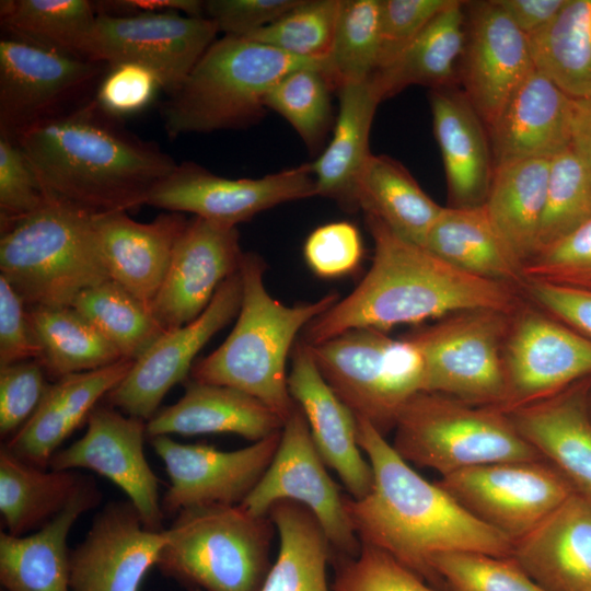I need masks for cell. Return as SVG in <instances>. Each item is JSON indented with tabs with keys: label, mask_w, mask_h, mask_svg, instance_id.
I'll use <instances>...</instances> for the list:
<instances>
[{
	"label": "cell",
	"mask_w": 591,
	"mask_h": 591,
	"mask_svg": "<svg viewBox=\"0 0 591 591\" xmlns=\"http://www.w3.org/2000/svg\"><path fill=\"white\" fill-rule=\"evenodd\" d=\"M357 439L373 472L370 493L345 497V507L361 544L390 554L442 591L433 559L451 553L510 557L513 543L463 508L437 482L416 473L385 437L356 418Z\"/></svg>",
	"instance_id": "obj_1"
},
{
	"label": "cell",
	"mask_w": 591,
	"mask_h": 591,
	"mask_svg": "<svg viewBox=\"0 0 591 591\" xmlns=\"http://www.w3.org/2000/svg\"><path fill=\"white\" fill-rule=\"evenodd\" d=\"M366 223L374 243L368 273L304 327V344L314 346L356 328L386 333L463 310L515 312L524 303L520 288L464 273L375 218L366 216Z\"/></svg>",
	"instance_id": "obj_2"
},
{
	"label": "cell",
	"mask_w": 591,
	"mask_h": 591,
	"mask_svg": "<svg viewBox=\"0 0 591 591\" xmlns=\"http://www.w3.org/2000/svg\"><path fill=\"white\" fill-rule=\"evenodd\" d=\"M46 196L93 216L147 205L177 163L104 112L94 96L15 139Z\"/></svg>",
	"instance_id": "obj_3"
},
{
	"label": "cell",
	"mask_w": 591,
	"mask_h": 591,
	"mask_svg": "<svg viewBox=\"0 0 591 591\" xmlns=\"http://www.w3.org/2000/svg\"><path fill=\"white\" fill-rule=\"evenodd\" d=\"M266 268L258 254L243 253L242 301L235 325L216 350L194 362L190 375L197 382L247 393L286 421L296 406L288 387L290 350L298 334L340 297L329 292L313 302L286 305L267 291Z\"/></svg>",
	"instance_id": "obj_4"
},
{
	"label": "cell",
	"mask_w": 591,
	"mask_h": 591,
	"mask_svg": "<svg viewBox=\"0 0 591 591\" xmlns=\"http://www.w3.org/2000/svg\"><path fill=\"white\" fill-rule=\"evenodd\" d=\"M325 61L290 56L245 37L216 39L181 88L161 107L170 138L241 129L266 114L271 88L289 72Z\"/></svg>",
	"instance_id": "obj_5"
},
{
	"label": "cell",
	"mask_w": 591,
	"mask_h": 591,
	"mask_svg": "<svg viewBox=\"0 0 591 591\" xmlns=\"http://www.w3.org/2000/svg\"><path fill=\"white\" fill-rule=\"evenodd\" d=\"M0 273L26 308L71 306L83 290L111 279L94 216L48 196L1 231Z\"/></svg>",
	"instance_id": "obj_6"
},
{
	"label": "cell",
	"mask_w": 591,
	"mask_h": 591,
	"mask_svg": "<svg viewBox=\"0 0 591 591\" xmlns=\"http://www.w3.org/2000/svg\"><path fill=\"white\" fill-rule=\"evenodd\" d=\"M274 528L241 505L184 509L164 530L155 567L187 590L259 591L273 564Z\"/></svg>",
	"instance_id": "obj_7"
},
{
	"label": "cell",
	"mask_w": 591,
	"mask_h": 591,
	"mask_svg": "<svg viewBox=\"0 0 591 591\" xmlns=\"http://www.w3.org/2000/svg\"><path fill=\"white\" fill-rule=\"evenodd\" d=\"M392 447L407 463L441 477L498 462L543 460L507 412L426 391L402 408Z\"/></svg>",
	"instance_id": "obj_8"
},
{
	"label": "cell",
	"mask_w": 591,
	"mask_h": 591,
	"mask_svg": "<svg viewBox=\"0 0 591 591\" xmlns=\"http://www.w3.org/2000/svg\"><path fill=\"white\" fill-rule=\"evenodd\" d=\"M306 346L339 399L384 437L394 430L405 404L426 391L424 357L405 336L393 338L378 329L356 328Z\"/></svg>",
	"instance_id": "obj_9"
},
{
	"label": "cell",
	"mask_w": 591,
	"mask_h": 591,
	"mask_svg": "<svg viewBox=\"0 0 591 591\" xmlns=\"http://www.w3.org/2000/svg\"><path fill=\"white\" fill-rule=\"evenodd\" d=\"M515 312L463 310L404 335L424 357L426 392L503 410V348Z\"/></svg>",
	"instance_id": "obj_10"
},
{
	"label": "cell",
	"mask_w": 591,
	"mask_h": 591,
	"mask_svg": "<svg viewBox=\"0 0 591 591\" xmlns=\"http://www.w3.org/2000/svg\"><path fill=\"white\" fill-rule=\"evenodd\" d=\"M108 66L16 38L0 40V135L28 128L86 102Z\"/></svg>",
	"instance_id": "obj_11"
},
{
	"label": "cell",
	"mask_w": 591,
	"mask_h": 591,
	"mask_svg": "<svg viewBox=\"0 0 591 591\" xmlns=\"http://www.w3.org/2000/svg\"><path fill=\"white\" fill-rule=\"evenodd\" d=\"M345 497L327 473L305 416L296 403L273 461L241 506L253 515L267 517L277 501H297L320 522L333 556L355 557L361 543L347 514Z\"/></svg>",
	"instance_id": "obj_12"
},
{
	"label": "cell",
	"mask_w": 591,
	"mask_h": 591,
	"mask_svg": "<svg viewBox=\"0 0 591 591\" xmlns=\"http://www.w3.org/2000/svg\"><path fill=\"white\" fill-rule=\"evenodd\" d=\"M476 519L508 537L522 538L571 494L546 461H510L465 468L437 482Z\"/></svg>",
	"instance_id": "obj_13"
},
{
	"label": "cell",
	"mask_w": 591,
	"mask_h": 591,
	"mask_svg": "<svg viewBox=\"0 0 591 591\" xmlns=\"http://www.w3.org/2000/svg\"><path fill=\"white\" fill-rule=\"evenodd\" d=\"M219 33L206 16L153 13L97 15L85 59L109 66L132 62L150 69L173 95Z\"/></svg>",
	"instance_id": "obj_14"
},
{
	"label": "cell",
	"mask_w": 591,
	"mask_h": 591,
	"mask_svg": "<svg viewBox=\"0 0 591 591\" xmlns=\"http://www.w3.org/2000/svg\"><path fill=\"white\" fill-rule=\"evenodd\" d=\"M315 196L311 163L258 178H228L186 161L152 190L147 205L236 227L278 205Z\"/></svg>",
	"instance_id": "obj_15"
},
{
	"label": "cell",
	"mask_w": 591,
	"mask_h": 591,
	"mask_svg": "<svg viewBox=\"0 0 591 591\" xmlns=\"http://www.w3.org/2000/svg\"><path fill=\"white\" fill-rule=\"evenodd\" d=\"M503 363L509 413L591 378V339L523 303L512 316Z\"/></svg>",
	"instance_id": "obj_16"
},
{
	"label": "cell",
	"mask_w": 591,
	"mask_h": 591,
	"mask_svg": "<svg viewBox=\"0 0 591 591\" xmlns=\"http://www.w3.org/2000/svg\"><path fill=\"white\" fill-rule=\"evenodd\" d=\"M280 437L281 431L234 451L185 444L170 436L150 438L170 479L162 498L164 515L194 507L241 505L268 468Z\"/></svg>",
	"instance_id": "obj_17"
},
{
	"label": "cell",
	"mask_w": 591,
	"mask_h": 591,
	"mask_svg": "<svg viewBox=\"0 0 591 591\" xmlns=\"http://www.w3.org/2000/svg\"><path fill=\"white\" fill-rule=\"evenodd\" d=\"M147 422L111 405L96 406L88 418L83 437L58 450L49 468L93 471L113 482L138 511L143 525L163 528L164 512L159 478L147 461L143 445Z\"/></svg>",
	"instance_id": "obj_18"
},
{
	"label": "cell",
	"mask_w": 591,
	"mask_h": 591,
	"mask_svg": "<svg viewBox=\"0 0 591 591\" xmlns=\"http://www.w3.org/2000/svg\"><path fill=\"white\" fill-rule=\"evenodd\" d=\"M242 301L240 270L218 288L207 309L193 322L160 336L105 396L108 405L144 420L153 417L167 392L186 379L200 349L233 317Z\"/></svg>",
	"instance_id": "obj_19"
},
{
	"label": "cell",
	"mask_w": 591,
	"mask_h": 591,
	"mask_svg": "<svg viewBox=\"0 0 591 591\" xmlns=\"http://www.w3.org/2000/svg\"><path fill=\"white\" fill-rule=\"evenodd\" d=\"M465 12L466 38L459 81L488 127L535 66L528 36L496 0L465 1Z\"/></svg>",
	"instance_id": "obj_20"
},
{
	"label": "cell",
	"mask_w": 591,
	"mask_h": 591,
	"mask_svg": "<svg viewBox=\"0 0 591 591\" xmlns=\"http://www.w3.org/2000/svg\"><path fill=\"white\" fill-rule=\"evenodd\" d=\"M243 251L236 227L193 217L176 242L150 311L167 332L196 320L220 285L240 270Z\"/></svg>",
	"instance_id": "obj_21"
},
{
	"label": "cell",
	"mask_w": 591,
	"mask_h": 591,
	"mask_svg": "<svg viewBox=\"0 0 591 591\" xmlns=\"http://www.w3.org/2000/svg\"><path fill=\"white\" fill-rule=\"evenodd\" d=\"M164 530L147 529L129 500L108 502L71 549L72 591H139L166 543Z\"/></svg>",
	"instance_id": "obj_22"
},
{
	"label": "cell",
	"mask_w": 591,
	"mask_h": 591,
	"mask_svg": "<svg viewBox=\"0 0 591 591\" xmlns=\"http://www.w3.org/2000/svg\"><path fill=\"white\" fill-rule=\"evenodd\" d=\"M288 387L326 466L337 473L351 498L366 497L373 485V472L358 444L356 417L324 380L300 339L293 347Z\"/></svg>",
	"instance_id": "obj_23"
},
{
	"label": "cell",
	"mask_w": 591,
	"mask_h": 591,
	"mask_svg": "<svg viewBox=\"0 0 591 591\" xmlns=\"http://www.w3.org/2000/svg\"><path fill=\"white\" fill-rule=\"evenodd\" d=\"M575 99L536 69L517 88L487 127L495 167L548 159L572 140Z\"/></svg>",
	"instance_id": "obj_24"
},
{
	"label": "cell",
	"mask_w": 591,
	"mask_h": 591,
	"mask_svg": "<svg viewBox=\"0 0 591 591\" xmlns=\"http://www.w3.org/2000/svg\"><path fill=\"white\" fill-rule=\"evenodd\" d=\"M591 378L515 408L509 416L521 436L591 502Z\"/></svg>",
	"instance_id": "obj_25"
},
{
	"label": "cell",
	"mask_w": 591,
	"mask_h": 591,
	"mask_svg": "<svg viewBox=\"0 0 591 591\" xmlns=\"http://www.w3.org/2000/svg\"><path fill=\"white\" fill-rule=\"evenodd\" d=\"M188 220L171 211L149 223L135 221L125 211L95 215L94 225L111 279L150 309Z\"/></svg>",
	"instance_id": "obj_26"
},
{
	"label": "cell",
	"mask_w": 591,
	"mask_h": 591,
	"mask_svg": "<svg viewBox=\"0 0 591 591\" xmlns=\"http://www.w3.org/2000/svg\"><path fill=\"white\" fill-rule=\"evenodd\" d=\"M511 557L546 591H591V502L571 494L513 543Z\"/></svg>",
	"instance_id": "obj_27"
},
{
	"label": "cell",
	"mask_w": 591,
	"mask_h": 591,
	"mask_svg": "<svg viewBox=\"0 0 591 591\" xmlns=\"http://www.w3.org/2000/svg\"><path fill=\"white\" fill-rule=\"evenodd\" d=\"M132 360L71 373L50 383L38 407L21 429L2 444L19 459L42 468L61 443L88 419L97 402L128 374Z\"/></svg>",
	"instance_id": "obj_28"
},
{
	"label": "cell",
	"mask_w": 591,
	"mask_h": 591,
	"mask_svg": "<svg viewBox=\"0 0 591 591\" xmlns=\"http://www.w3.org/2000/svg\"><path fill=\"white\" fill-rule=\"evenodd\" d=\"M102 500L92 477H83L66 508L39 530L14 536L0 533L2 591H72L68 536L77 520Z\"/></svg>",
	"instance_id": "obj_29"
},
{
	"label": "cell",
	"mask_w": 591,
	"mask_h": 591,
	"mask_svg": "<svg viewBox=\"0 0 591 591\" xmlns=\"http://www.w3.org/2000/svg\"><path fill=\"white\" fill-rule=\"evenodd\" d=\"M429 103L450 207L482 206L495 172L485 123L463 91L454 88L431 90Z\"/></svg>",
	"instance_id": "obj_30"
},
{
	"label": "cell",
	"mask_w": 591,
	"mask_h": 591,
	"mask_svg": "<svg viewBox=\"0 0 591 591\" xmlns=\"http://www.w3.org/2000/svg\"><path fill=\"white\" fill-rule=\"evenodd\" d=\"M283 425L273 409L247 393L189 380L176 403L147 421V437L234 433L256 442L281 431Z\"/></svg>",
	"instance_id": "obj_31"
},
{
	"label": "cell",
	"mask_w": 591,
	"mask_h": 591,
	"mask_svg": "<svg viewBox=\"0 0 591 591\" xmlns=\"http://www.w3.org/2000/svg\"><path fill=\"white\" fill-rule=\"evenodd\" d=\"M336 92L339 107L333 135L311 169L316 196L355 211L358 182L372 154L369 137L373 117L383 100L372 78L343 85Z\"/></svg>",
	"instance_id": "obj_32"
},
{
	"label": "cell",
	"mask_w": 591,
	"mask_h": 591,
	"mask_svg": "<svg viewBox=\"0 0 591 591\" xmlns=\"http://www.w3.org/2000/svg\"><path fill=\"white\" fill-rule=\"evenodd\" d=\"M470 275L522 290V263L491 223L484 205L443 207L422 245Z\"/></svg>",
	"instance_id": "obj_33"
},
{
	"label": "cell",
	"mask_w": 591,
	"mask_h": 591,
	"mask_svg": "<svg viewBox=\"0 0 591 591\" xmlns=\"http://www.w3.org/2000/svg\"><path fill=\"white\" fill-rule=\"evenodd\" d=\"M465 38V1L453 0L391 63L371 77L382 100L410 85L454 88Z\"/></svg>",
	"instance_id": "obj_34"
},
{
	"label": "cell",
	"mask_w": 591,
	"mask_h": 591,
	"mask_svg": "<svg viewBox=\"0 0 591 591\" xmlns=\"http://www.w3.org/2000/svg\"><path fill=\"white\" fill-rule=\"evenodd\" d=\"M356 202L367 217L421 246L443 210L398 161L385 154L369 158L358 182Z\"/></svg>",
	"instance_id": "obj_35"
},
{
	"label": "cell",
	"mask_w": 591,
	"mask_h": 591,
	"mask_svg": "<svg viewBox=\"0 0 591 591\" xmlns=\"http://www.w3.org/2000/svg\"><path fill=\"white\" fill-rule=\"evenodd\" d=\"M268 517L279 535V552L259 591H332L327 567L333 549L315 515L297 501L280 500Z\"/></svg>",
	"instance_id": "obj_36"
},
{
	"label": "cell",
	"mask_w": 591,
	"mask_h": 591,
	"mask_svg": "<svg viewBox=\"0 0 591 591\" xmlns=\"http://www.w3.org/2000/svg\"><path fill=\"white\" fill-rule=\"evenodd\" d=\"M548 175V159L496 166L483 204L491 223L522 265L535 252Z\"/></svg>",
	"instance_id": "obj_37"
},
{
	"label": "cell",
	"mask_w": 591,
	"mask_h": 591,
	"mask_svg": "<svg viewBox=\"0 0 591 591\" xmlns=\"http://www.w3.org/2000/svg\"><path fill=\"white\" fill-rule=\"evenodd\" d=\"M83 477L76 471L30 464L1 445L0 513L4 532L22 536L43 528L66 508Z\"/></svg>",
	"instance_id": "obj_38"
},
{
	"label": "cell",
	"mask_w": 591,
	"mask_h": 591,
	"mask_svg": "<svg viewBox=\"0 0 591 591\" xmlns=\"http://www.w3.org/2000/svg\"><path fill=\"white\" fill-rule=\"evenodd\" d=\"M528 40L537 71L571 99L591 97V0H567Z\"/></svg>",
	"instance_id": "obj_39"
},
{
	"label": "cell",
	"mask_w": 591,
	"mask_h": 591,
	"mask_svg": "<svg viewBox=\"0 0 591 591\" xmlns=\"http://www.w3.org/2000/svg\"><path fill=\"white\" fill-rule=\"evenodd\" d=\"M40 348L38 361L57 380L97 370L124 359L96 328L72 306L27 308Z\"/></svg>",
	"instance_id": "obj_40"
},
{
	"label": "cell",
	"mask_w": 591,
	"mask_h": 591,
	"mask_svg": "<svg viewBox=\"0 0 591 591\" xmlns=\"http://www.w3.org/2000/svg\"><path fill=\"white\" fill-rule=\"evenodd\" d=\"M97 13L88 0L1 1V25L9 37L85 59Z\"/></svg>",
	"instance_id": "obj_41"
},
{
	"label": "cell",
	"mask_w": 591,
	"mask_h": 591,
	"mask_svg": "<svg viewBox=\"0 0 591 591\" xmlns=\"http://www.w3.org/2000/svg\"><path fill=\"white\" fill-rule=\"evenodd\" d=\"M71 306L124 359L135 361L166 332L144 303L112 279L83 290Z\"/></svg>",
	"instance_id": "obj_42"
},
{
	"label": "cell",
	"mask_w": 591,
	"mask_h": 591,
	"mask_svg": "<svg viewBox=\"0 0 591 591\" xmlns=\"http://www.w3.org/2000/svg\"><path fill=\"white\" fill-rule=\"evenodd\" d=\"M380 0H341L325 74L335 91L370 79L380 65Z\"/></svg>",
	"instance_id": "obj_43"
},
{
	"label": "cell",
	"mask_w": 591,
	"mask_h": 591,
	"mask_svg": "<svg viewBox=\"0 0 591 591\" xmlns=\"http://www.w3.org/2000/svg\"><path fill=\"white\" fill-rule=\"evenodd\" d=\"M590 220L591 170L570 146L549 160L546 199L534 254Z\"/></svg>",
	"instance_id": "obj_44"
},
{
	"label": "cell",
	"mask_w": 591,
	"mask_h": 591,
	"mask_svg": "<svg viewBox=\"0 0 591 591\" xmlns=\"http://www.w3.org/2000/svg\"><path fill=\"white\" fill-rule=\"evenodd\" d=\"M324 69L305 67L280 79L268 92L265 106L283 117L314 151L334 127L332 92Z\"/></svg>",
	"instance_id": "obj_45"
},
{
	"label": "cell",
	"mask_w": 591,
	"mask_h": 591,
	"mask_svg": "<svg viewBox=\"0 0 591 591\" xmlns=\"http://www.w3.org/2000/svg\"><path fill=\"white\" fill-rule=\"evenodd\" d=\"M341 0H298L269 25L245 36L290 56L325 61L329 55Z\"/></svg>",
	"instance_id": "obj_46"
},
{
	"label": "cell",
	"mask_w": 591,
	"mask_h": 591,
	"mask_svg": "<svg viewBox=\"0 0 591 591\" xmlns=\"http://www.w3.org/2000/svg\"><path fill=\"white\" fill-rule=\"evenodd\" d=\"M432 568L448 591H546L511 556L443 554L433 559Z\"/></svg>",
	"instance_id": "obj_47"
},
{
	"label": "cell",
	"mask_w": 591,
	"mask_h": 591,
	"mask_svg": "<svg viewBox=\"0 0 591 591\" xmlns=\"http://www.w3.org/2000/svg\"><path fill=\"white\" fill-rule=\"evenodd\" d=\"M332 591H441L376 547L361 544L355 557L333 556Z\"/></svg>",
	"instance_id": "obj_48"
},
{
	"label": "cell",
	"mask_w": 591,
	"mask_h": 591,
	"mask_svg": "<svg viewBox=\"0 0 591 591\" xmlns=\"http://www.w3.org/2000/svg\"><path fill=\"white\" fill-rule=\"evenodd\" d=\"M524 281H541L591 290V220L531 256Z\"/></svg>",
	"instance_id": "obj_49"
},
{
	"label": "cell",
	"mask_w": 591,
	"mask_h": 591,
	"mask_svg": "<svg viewBox=\"0 0 591 591\" xmlns=\"http://www.w3.org/2000/svg\"><path fill=\"white\" fill-rule=\"evenodd\" d=\"M46 200L23 150L15 140L0 135V231L35 212Z\"/></svg>",
	"instance_id": "obj_50"
},
{
	"label": "cell",
	"mask_w": 591,
	"mask_h": 591,
	"mask_svg": "<svg viewBox=\"0 0 591 591\" xmlns=\"http://www.w3.org/2000/svg\"><path fill=\"white\" fill-rule=\"evenodd\" d=\"M50 383L42 363L26 360L0 367V434L10 439L31 418Z\"/></svg>",
	"instance_id": "obj_51"
},
{
	"label": "cell",
	"mask_w": 591,
	"mask_h": 591,
	"mask_svg": "<svg viewBox=\"0 0 591 591\" xmlns=\"http://www.w3.org/2000/svg\"><path fill=\"white\" fill-rule=\"evenodd\" d=\"M363 245L359 230L350 222L321 225L306 237L303 255L311 270L321 278H339L360 264Z\"/></svg>",
	"instance_id": "obj_52"
},
{
	"label": "cell",
	"mask_w": 591,
	"mask_h": 591,
	"mask_svg": "<svg viewBox=\"0 0 591 591\" xmlns=\"http://www.w3.org/2000/svg\"><path fill=\"white\" fill-rule=\"evenodd\" d=\"M452 1L380 0L381 49L378 70L391 63Z\"/></svg>",
	"instance_id": "obj_53"
},
{
	"label": "cell",
	"mask_w": 591,
	"mask_h": 591,
	"mask_svg": "<svg viewBox=\"0 0 591 591\" xmlns=\"http://www.w3.org/2000/svg\"><path fill=\"white\" fill-rule=\"evenodd\" d=\"M160 89L161 84L150 69L124 62L108 67L94 99L104 112L119 119L144 109Z\"/></svg>",
	"instance_id": "obj_54"
},
{
	"label": "cell",
	"mask_w": 591,
	"mask_h": 591,
	"mask_svg": "<svg viewBox=\"0 0 591 591\" xmlns=\"http://www.w3.org/2000/svg\"><path fill=\"white\" fill-rule=\"evenodd\" d=\"M298 0H208L204 16L210 19L224 36L245 37L276 21Z\"/></svg>",
	"instance_id": "obj_55"
},
{
	"label": "cell",
	"mask_w": 591,
	"mask_h": 591,
	"mask_svg": "<svg viewBox=\"0 0 591 591\" xmlns=\"http://www.w3.org/2000/svg\"><path fill=\"white\" fill-rule=\"evenodd\" d=\"M40 348L32 328L27 308L0 275V367L36 359Z\"/></svg>",
	"instance_id": "obj_56"
},
{
	"label": "cell",
	"mask_w": 591,
	"mask_h": 591,
	"mask_svg": "<svg viewBox=\"0 0 591 591\" xmlns=\"http://www.w3.org/2000/svg\"><path fill=\"white\" fill-rule=\"evenodd\" d=\"M522 292L540 309L591 339V290L526 281Z\"/></svg>",
	"instance_id": "obj_57"
},
{
	"label": "cell",
	"mask_w": 591,
	"mask_h": 591,
	"mask_svg": "<svg viewBox=\"0 0 591 591\" xmlns=\"http://www.w3.org/2000/svg\"><path fill=\"white\" fill-rule=\"evenodd\" d=\"M97 15L136 16L153 13H184L204 16V1L198 0H107L93 1Z\"/></svg>",
	"instance_id": "obj_58"
},
{
	"label": "cell",
	"mask_w": 591,
	"mask_h": 591,
	"mask_svg": "<svg viewBox=\"0 0 591 591\" xmlns=\"http://www.w3.org/2000/svg\"><path fill=\"white\" fill-rule=\"evenodd\" d=\"M512 23L526 36L546 26L567 0H496Z\"/></svg>",
	"instance_id": "obj_59"
},
{
	"label": "cell",
	"mask_w": 591,
	"mask_h": 591,
	"mask_svg": "<svg viewBox=\"0 0 591 591\" xmlns=\"http://www.w3.org/2000/svg\"><path fill=\"white\" fill-rule=\"evenodd\" d=\"M571 147L591 170V97L575 100Z\"/></svg>",
	"instance_id": "obj_60"
},
{
	"label": "cell",
	"mask_w": 591,
	"mask_h": 591,
	"mask_svg": "<svg viewBox=\"0 0 591 591\" xmlns=\"http://www.w3.org/2000/svg\"><path fill=\"white\" fill-rule=\"evenodd\" d=\"M588 401H589V408H590V413H591V386H590V390H589Z\"/></svg>",
	"instance_id": "obj_61"
}]
</instances>
